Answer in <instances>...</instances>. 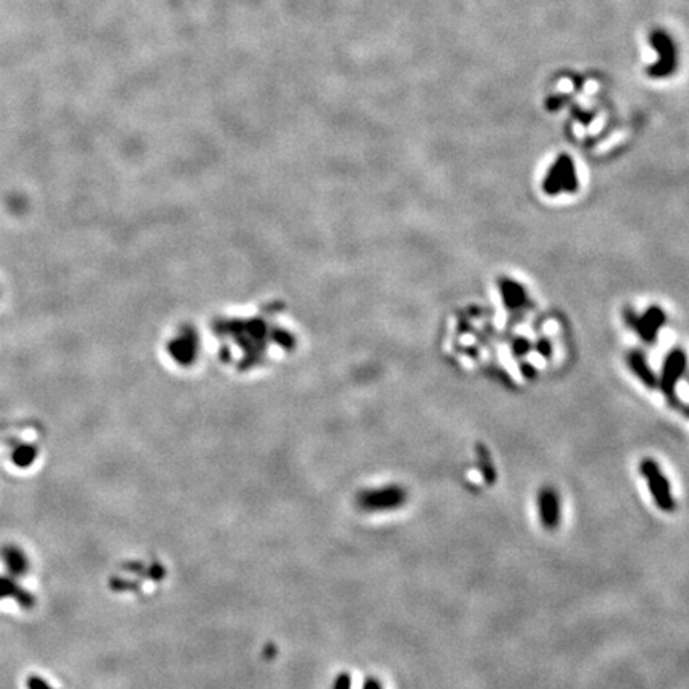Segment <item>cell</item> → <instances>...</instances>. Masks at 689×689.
<instances>
[{
  "mask_svg": "<svg viewBox=\"0 0 689 689\" xmlns=\"http://www.w3.org/2000/svg\"><path fill=\"white\" fill-rule=\"evenodd\" d=\"M530 349H532V343L528 338H524V337H519V338H515L514 343H513V353L515 356H525L527 353H530Z\"/></svg>",
  "mask_w": 689,
  "mask_h": 689,
  "instance_id": "4fadbf2b",
  "label": "cell"
},
{
  "mask_svg": "<svg viewBox=\"0 0 689 689\" xmlns=\"http://www.w3.org/2000/svg\"><path fill=\"white\" fill-rule=\"evenodd\" d=\"M520 372H522V375H524V377H525V378H528V380H533V378L537 377V375H538L537 369H534V367L530 364V362H524V364L520 366Z\"/></svg>",
  "mask_w": 689,
  "mask_h": 689,
  "instance_id": "2e32d148",
  "label": "cell"
},
{
  "mask_svg": "<svg viewBox=\"0 0 689 689\" xmlns=\"http://www.w3.org/2000/svg\"><path fill=\"white\" fill-rule=\"evenodd\" d=\"M28 688L29 689H52L45 681L40 678V676H35V675L30 676V678L28 680Z\"/></svg>",
  "mask_w": 689,
  "mask_h": 689,
  "instance_id": "9a60e30c",
  "label": "cell"
},
{
  "mask_svg": "<svg viewBox=\"0 0 689 689\" xmlns=\"http://www.w3.org/2000/svg\"><path fill=\"white\" fill-rule=\"evenodd\" d=\"M5 597L16 600L23 608H32L35 603L34 597L26 590H23L15 581H11L10 577L0 576V599H5Z\"/></svg>",
  "mask_w": 689,
  "mask_h": 689,
  "instance_id": "30bf717a",
  "label": "cell"
},
{
  "mask_svg": "<svg viewBox=\"0 0 689 689\" xmlns=\"http://www.w3.org/2000/svg\"><path fill=\"white\" fill-rule=\"evenodd\" d=\"M649 42L657 50L659 61H657L653 67H649L648 73L653 78H662L670 76L675 69V59H676L673 42L670 40V37L666 32H654L651 35Z\"/></svg>",
  "mask_w": 689,
  "mask_h": 689,
  "instance_id": "8992f818",
  "label": "cell"
},
{
  "mask_svg": "<svg viewBox=\"0 0 689 689\" xmlns=\"http://www.w3.org/2000/svg\"><path fill=\"white\" fill-rule=\"evenodd\" d=\"M640 474L645 479L646 487H648L651 496H653V501L656 504V508L662 510V513H673L676 508L675 498L672 493V487H670V481L666 476V472L662 471V467L654 458L646 457L638 465Z\"/></svg>",
  "mask_w": 689,
  "mask_h": 689,
  "instance_id": "6da1fadb",
  "label": "cell"
},
{
  "mask_svg": "<svg viewBox=\"0 0 689 689\" xmlns=\"http://www.w3.org/2000/svg\"><path fill=\"white\" fill-rule=\"evenodd\" d=\"M537 349L541 356H544V358H549L551 353H552L551 342L547 340V338H541V340L537 343Z\"/></svg>",
  "mask_w": 689,
  "mask_h": 689,
  "instance_id": "5bb4252c",
  "label": "cell"
},
{
  "mask_svg": "<svg viewBox=\"0 0 689 689\" xmlns=\"http://www.w3.org/2000/svg\"><path fill=\"white\" fill-rule=\"evenodd\" d=\"M498 286H500L501 299L506 310H519L527 304V291L524 284L510 278H501L498 281Z\"/></svg>",
  "mask_w": 689,
  "mask_h": 689,
  "instance_id": "52a82bcc",
  "label": "cell"
},
{
  "mask_svg": "<svg viewBox=\"0 0 689 689\" xmlns=\"http://www.w3.org/2000/svg\"><path fill=\"white\" fill-rule=\"evenodd\" d=\"M688 415H689V410H688Z\"/></svg>",
  "mask_w": 689,
  "mask_h": 689,
  "instance_id": "e0dca14e",
  "label": "cell"
},
{
  "mask_svg": "<svg viewBox=\"0 0 689 689\" xmlns=\"http://www.w3.org/2000/svg\"><path fill=\"white\" fill-rule=\"evenodd\" d=\"M686 367H688V356L681 348L672 349V352L667 354L666 361H664L659 386L664 393V396L669 399V402L672 405L678 404V399H676V385H678V380L683 377V373H685Z\"/></svg>",
  "mask_w": 689,
  "mask_h": 689,
  "instance_id": "277c9868",
  "label": "cell"
},
{
  "mask_svg": "<svg viewBox=\"0 0 689 689\" xmlns=\"http://www.w3.org/2000/svg\"><path fill=\"white\" fill-rule=\"evenodd\" d=\"M35 457H37V448L35 447L21 445V447H18L13 453V463L20 467H26V466L34 463Z\"/></svg>",
  "mask_w": 689,
  "mask_h": 689,
  "instance_id": "7c38bea8",
  "label": "cell"
},
{
  "mask_svg": "<svg viewBox=\"0 0 689 689\" xmlns=\"http://www.w3.org/2000/svg\"><path fill=\"white\" fill-rule=\"evenodd\" d=\"M538 515L544 530H557L562 520V500L552 485H546L538 491Z\"/></svg>",
  "mask_w": 689,
  "mask_h": 689,
  "instance_id": "5b68a950",
  "label": "cell"
},
{
  "mask_svg": "<svg viewBox=\"0 0 689 689\" xmlns=\"http://www.w3.org/2000/svg\"><path fill=\"white\" fill-rule=\"evenodd\" d=\"M476 457H477L479 471H481V476L485 481V484L495 485L496 479H498V474L495 469L493 460H491L489 447L484 445V444H477L476 445Z\"/></svg>",
  "mask_w": 689,
  "mask_h": 689,
  "instance_id": "8fae6325",
  "label": "cell"
},
{
  "mask_svg": "<svg viewBox=\"0 0 689 689\" xmlns=\"http://www.w3.org/2000/svg\"><path fill=\"white\" fill-rule=\"evenodd\" d=\"M627 361H629L632 372L643 381L645 386L653 388V390L659 386V380H657L653 369L648 366V362H646V358L642 352H630L629 356H627Z\"/></svg>",
  "mask_w": 689,
  "mask_h": 689,
  "instance_id": "ba28073f",
  "label": "cell"
},
{
  "mask_svg": "<svg viewBox=\"0 0 689 689\" xmlns=\"http://www.w3.org/2000/svg\"><path fill=\"white\" fill-rule=\"evenodd\" d=\"M624 321L637 332V335L642 338L645 343L653 344L656 342L661 328L667 321V315L659 305H651L642 316H637L635 311L629 308V306H625Z\"/></svg>",
  "mask_w": 689,
  "mask_h": 689,
  "instance_id": "3957f363",
  "label": "cell"
},
{
  "mask_svg": "<svg viewBox=\"0 0 689 689\" xmlns=\"http://www.w3.org/2000/svg\"><path fill=\"white\" fill-rule=\"evenodd\" d=\"M543 190L549 196H556L562 190H565L567 193H575L577 190L576 166L567 153L558 155L549 171H547L543 181Z\"/></svg>",
  "mask_w": 689,
  "mask_h": 689,
  "instance_id": "7a4b0ae2",
  "label": "cell"
},
{
  "mask_svg": "<svg viewBox=\"0 0 689 689\" xmlns=\"http://www.w3.org/2000/svg\"><path fill=\"white\" fill-rule=\"evenodd\" d=\"M2 557L7 567L8 573L11 576H24L29 570V560L20 547L16 546H5L2 551Z\"/></svg>",
  "mask_w": 689,
  "mask_h": 689,
  "instance_id": "9c48e42d",
  "label": "cell"
}]
</instances>
